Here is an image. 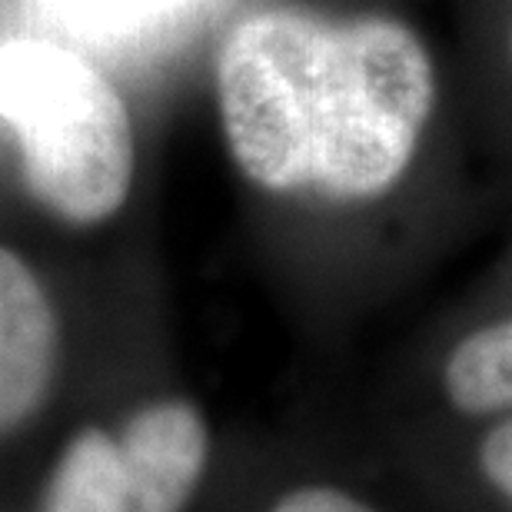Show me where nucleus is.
<instances>
[{
  "mask_svg": "<svg viewBox=\"0 0 512 512\" xmlns=\"http://www.w3.org/2000/svg\"><path fill=\"white\" fill-rule=\"evenodd\" d=\"M0 117L17 133L24 183L70 227L124 207L133 183V124L117 87L87 57L47 40L0 47Z\"/></svg>",
  "mask_w": 512,
  "mask_h": 512,
  "instance_id": "2",
  "label": "nucleus"
},
{
  "mask_svg": "<svg viewBox=\"0 0 512 512\" xmlns=\"http://www.w3.org/2000/svg\"><path fill=\"white\" fill-rule=\"evenodd\" d=\"M479 469L496 493H503L512 503V413L486 433L483 446H479Z\"/></svg>",
  "mask_w": 512,
  "mask_h": 512,
  "instance_id": "8",
  "label": "nucleus"
},
{
  "mask_svg": "<svg viewBox=\"0 0 512 512\" xmlns=\"http://www.w3.org/2000/svg\"><path fill=\"white\" fill-rule=\"evenodd\" d=\"M443 389L453 409L466 416L512 413V316L459 340L446 360Z\"/></svg>",
  "mask_w": 512,
  "mask_h": 512,
  "instance_id": "6",
  "label": "nucleus"
},
{
  "mask_svg": "<svg viewBox=\"0 0 512 512\" xmlns=\"http://www.w3.org/2000/svg\"><path fill=\"white\" fill-rule=\"evenodd\" d=\"M270 512H376L370 503L356 499L336 486H300L276 499Z\"/></svg>",
  "mask_w": 512,
  "mask_h": 512,
  "instance_id": "9",
  "label": "nucleus"
},
{
  "mask_svg": "<svg viewBox=\"0 0 512 512\" xmlns=\"http://www.w3.org/2000/svg\"><path fill=\"white\" fill-rule=\"evenodd\" d=\"M44 512H137L120 443L104 429L70 439L50 476Z\"/></svg>",
  "mask_w": 512,
  "mask_h": 512,
  "instance_id": "5",
  "label": "nucleus"
},
{
  "mask_svg": "<svg viewBox=\"0 0 512 512\" xmlns=\"http://www.w3.org/2000/svg\"><path fill=\"white\" fill-rule=\"evenodd\" d=\"M509 50H512V34H509Z\"/></svg>",
  "mask_w": 512,
  "mask_h": 512,
  "instance_id": "10",
  "label": "nucleus"
},
{
  "mask_svg": "<svg viewBox=\"0 0 512 512\" xmlns=\"http://www.w3.org/2000/svg\"><path fill=\"white\" fill-rule=\"evenodd\" d=\"M60 326L44 286L0 247V433L34 416L54 386Z\"/></svg>",
  "mask_w": 512,
  "mask_h": 512,
  "instance_id": "3",
  "label": "nucleus"
},
{
  "mask_svg": "<svg viewBox=\"0 0 512 512\" xmlns=\"http://www.w3.org/2000/svg\"><path fill=\"white\" fill-rule=\"evenodd\" d=\"M137 512H183L197 493L210 453L200 409L187 399H160L130 416L117 436Z\"/></svg>",
  "mask_w": 512,
  "mask_h": 512,
  "instance_id": "4",
  "label": "nucleus"
},
{
  "mask_svg": "<svg viewBox=\"0 0 512 512\" xmlns=\"http://www.w3.org/2000/svg\"><path fill=\"white\" fill-rule=\"evenodd\" d=\"M50 17L74 37L133 40L177 24L200 0H44Z\"/></svg>",
  "mask_w": 512,
  "mask_h": 512,
  "instance_id": "7",
  "label": "nucleus"
},
{
  "mask_svg": "<svg viewBox=\"0 0 512 512\" xmlns=\"http://www.w3.org/2000/svg\"><path fill=\"white\" fill-rule=\"evenodd\" d=\"M230 157L266 193L376 200L409 170L436 107V70L409 24L270 7L217 54Z\"/></svg>",
  "mask_w": 512,
  "mask_h": 512,
  "instance_id": "1",
  "label": "nucleus"
}]
</instances>
